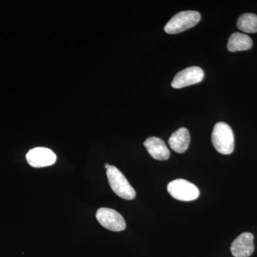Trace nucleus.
<instances>
[{
  "instance_id": "3",
  "label": "nucleus",
  "mask_w": 257,
  "mask_h": 257,
  "mask_svg": "<svg viewBox=\"0 0 257 257\" xmlns=\"http://www.w3.org/2000/svg\"><path fill=\"white\" fill-rule=\"evenodd\" d=\"M201 20V15L197 11L181 12L177 13L165 27V31L170 35L181 33L195 26Z\"/></svg>"
},
{
  "instance_id": "9",
  "label": "nucleus",
  "mask_w": 257,
  "mask_h": 257,
  "mask_svg": "<svg viewBox=\"0 0 257 257\" xmlns=\"http://www.w3.org/2000/svg\"><path fill=\"white\" fill-rule=\"evenodd\" d=\"M149 154L155 160L165 161L168 160L170 156V152L165 142L160 138L152 137L147 138L144 143Z\"/></svg>"
},
{
  "instance_id": "8",
  "label": "nucleus",
  "mask_w": 257,
  "mask_h": 257,
  "mask_svg": "<svg viewBox=\"0 0 257 257\" xmlns=\"http://www.w3.org/2000/svg\"><path fill=\"white\" fill-rule=\"evenodd\" d=\"M253 235L249 232L240 234L231 245V252L234 257H249L254 251Z\"/></svg>"
},
{
  "instance_id": "12",
  "label": "nucleus",
  "mask_w": 257,
  "mask_h": 257,
  "mask_svg": "<svg viewBox=\"0 0 257 257\" xmlns=\"http://www.w3.org/2000/svg\"><path fill=\"white\" fill-rule=\"evenodd\" d=\"M237 28L246 33L257 32V15L252 13H245L237 20Z\"/></svg>"
},
{
  "instance_id": "11",
  "label": "nucleus",
  "mask_w": 257,
  "mask_h": 257,
  "mask_svg": "<svg viewBox=\"0 0 257 257\" xmlns=\"http://www.w3.org/2000/svg\"><path fill=\"white\" fill-rule=\"evenodd\" d=\"M252 45V40L248 35L236 32L230 36L227 48L230 52H235L249 50Z\"/></svg>"
},
{
  "instance_id": "10",
  "label": "nucleus",
  "mask_w": 257,
  "mask_h": 257,
  "mask_svg": "<svg viewBox=\"0 0 257 257\" xmlns=\"http://www.w3.org/2000/svg\"><path fill=\"white\" fill-rule=\"evenodd\" d=\"M190 144V135L187 128H179L171 135L169 145L172 150L177 153H184L188 150Z\"/></svg>"
},
{
  "instance_id": "2",
  "label": "nucleus",
  "mask_w": 257,
  "mask_h": 257,
  "mask_svg": "<svg viewBox=\"0 0 257 257\" xmlns=\"http://www.w3.org/2000/svg\"><path fill=\"white\" fill-rule=\"evenodd\" d=\"M106 176L113 192L122 199L132 200L136 197V192L128 183L124 175L114 166L106 169Z\"/></svg>"
},
{
  "instance_id": "1",
  "label": "nucleus",
  "mask_w": 257,
  "mask_h": 257,
  "mask_svg": "<svg viewBox=\"0 0 257 257\" xmlns=\"http://www.w3.org/2000/svg\"><path fill=\"white\" fill-rule=\"evenodd\" d=\"M211 142L216 151L222 155H230L234 150V135L229 124L216 123L211 134Z\"/></svg>"
},
{
  "instance_id": "4",
  "label": "nucleus",
  "mask_w": 257,
  "mask_h": 257,
  "mask_svg": "<svg viewBox=\"0 0 257 257\" xmlns=\"http://www.w3.org/2000/svg\"><path fill=\"white\" fill-rule=\"evenodd\" d=\"M167 191L172 197L183 202L195 200L200 194L194 184L182 179L172 181L167 186Z\"/></svg>"
},
{
  "instance_id": "13",
  "label": "nucleus",
  "mask_w": 257,
  "mask_h": 257,
  "mask_svg": "<svg viewBox=\"0 0 257 257\" xmlns=\"http://www.w3.org/2000/svg\"><path fill=\"white\" fill-rule=\"evenodd\" d=\"M109 166L110 165H109V164H105V165H104V167H105L106 169L109 168Z\"/></svg>"
},
{
  "instance_id": "6",
  "label": "nucleus",
  "mask_w": 257,
  "mask_h": 257,
  "mask_svg": "<svg viewBox=\"0 0 257 257\" xmlns=\"http://www.w3.org/2000/svg\"><path fill=\"white\" fill-rule=\"evenodd\" d=\"M204 77V71L200 67H188L176 74L171 85L175 89H181L202 82Z\"/></svg>"
},
{
  "instance_id": "7",
  "label": "nucleus",
  "mask_w": 257,
  "mask_h": 257,
  "mask_svg": "<svg viewBox=\"0 0 257 257\" xmlns=\"http://www.w3.org/2000/svg\"><path fill=\"white\" fill-rule=\"evenodd\" d=\"M26 159L29 165L32 167L42 168L53 165L57 160V156L50 149L36 147L28 152Z\"/></svg>"
},
{
  "instance_id": "5",
  "label": "nucleus",
  "mask_w": 257,
  "mask_h": 257,
  "mask_svg": "<svg viewBox=\"0 0 257 257\" xmlns=\"http://www.w3.org/2000/svg\"><path fill=\"white\" fill-rule=\"evenodd\" d=\"M99 224L112 231H121L126 229V222L123 216L109 208H100L96 213Z\"/></svg>"
}]
</instances>
